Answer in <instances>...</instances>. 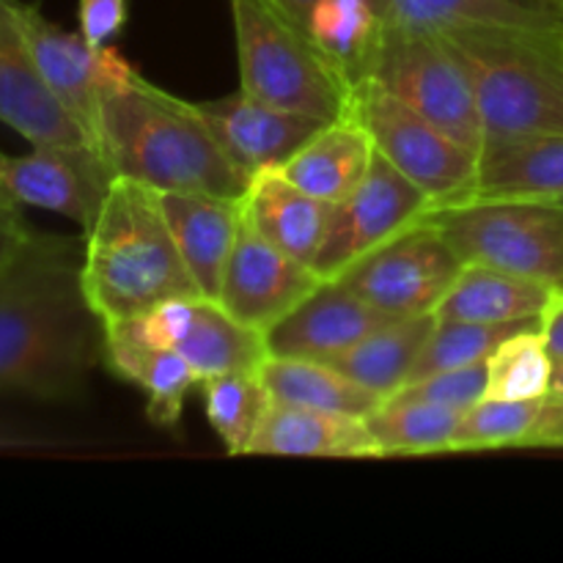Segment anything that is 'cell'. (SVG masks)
<instances>
[{
    "label": "cell",
    "instance_id": "9a60e30c",
    "mask_svg": "<svg viewBox=\"0 0 563 563\" xmlns=\"http://www.w3.org/2000/svg\"><path fill=\"white\" fill-rule=\"evenodd\" d=\"M390 319V313L374 308L341 280L324 278L264 333L267 355L328 363Z\"/></svg>",
    "mask_w": 563,
    "mask_h": 563
},
{
    "label": "cell",
    "instance_id": "7a4b0ae2",
    "mask_svg": "<svg viewBox=\"0 0 563 563\" xmlns=\"http://www.w3.org/2000/svg\"><path fill=\"white\" fill-rule=\"evenodd\" d=\"M97 146L115 170L159 192H214L240 198L247 176L225 157L196 102L174 97L137 75L104 93Z\"/></svg>",
    "mask_w": 563,
    "mask_h": 563
},
{
    "label": "cell",
    "instance_id": "d6a6232c",
    "mask_svg": "<svg viewBox=\"0 0 563 563\" xmlns=\"http://www.w3.org/2000/svg\"><path fill=\"white\" fill-rule=\"evenodd\" d=\"M544 399L509 401L484 396L462 412L456 423L451 454L462 451H495V449H526Z\"/></svg>",
    "mask_w": 563,
    "mask_h": 563
},
{
    "label": "cell",
    "instance_id": "7402d4cb",
    "mask_svg": "<svg viewBox=\"0 0 563 563\" xmlns=\"http://www.w3.org/2000/svg\"><path fill=\"white\" fill-rule=\"evenodd\" d=\"M383 25L445 31V27H517L563 33V0H372Z\"/></svg>",
    "mask_w": 563,
    "mask_h": 563
},
{
    "label": "cell",
    "instance_id": "e575fe53",
    "mask_svg": "<svg viewBox=\"0 0 563 563\" xmlns=\"http://www.w3.org/2000/svg\"><path fill=\"white\" fill-rule=\"evenodd\" d=\"M126 16V0H77V31L97 47L121 36Z\"/></svg>",
    "mask_w": 563,
    "mask_h": 563
},
{
    "label": "cell",
    "instance_id": "6da1fadb",
    "mask_svg": "<svg viewBox=\"0 0 563 563\" xmlns=\"http://www.w3.org/2000/svg\"><path fill=\"white\" fill-rule=\"evenodd\" d=\"M82 247L36 234L0 273V390L75 399L102 352V324L80 284Z\"/></svg>",
    "mask_w": 563,
    "mask_h": 563
},
{
    "label": "cell",
    "instance_id": "30bf717a",
    "mask_svg": "<svg viewBox=\"0 0 563 563\" xmlns=\"http://www.w3.org/2000/svg\"><path fill=\"white\" fill-rule=\"evenodd\" d=\"M14 14L47 86L97 146L99 104L104 93L132 82L141 71L113 44L97 47L80 31H64L49 22L36 5L14 0Z\"/></svg>",
    "mask_w": 563,
    "mask_h": 563
},
{
    "label": "cell",
    "instance_id": "2e32d148",
    "mask_svg": "<svg viewBox=\"0 0 563 563\" xmlns=\"http://www.w3.org/2000/svg\"><path fill=\"white\" fill-rule=\"evenodd\" d=\"M225 157L251 179L258 170L280 168L328 121L262 102L240 88L223 99L196 102Z\"/></svg>",
    "mask_w": 563,
    "mask_h": 563
},
{
    "label": "cell",
    "instance_id": "5b68a950",
    "mask_svg": "<svg viewBox=\"0 0 563 563\" xmlns=\"http://www.w3.org/2000/svg\"><path fill=\"white\" fill-rule=\"evenodd\" d=\"M229 3L242 91L319 121L346 113L352 82L313 44L306 27L280 14L269 0Z\"/></svg>",
    "mask_w": 563,
    "mask_h": 563
},
{
    "label": "cell",
    "instance_id": "8992f818",
    "mask_svg": "<svg viewBox=\"0 0 563 563\" xmlns=\"http://www.w3.org/2000/svg\"><path fill=\"white\" fill-rule=\"evenodd\" d=\"M465 264L563 289V201L467 196L423 214Z\"/></svg>",
    "mask_w": 563,
    "mask_h": 563
},
{
    "label": "cell",
    "instance_id": "44dd1931",
    "mask_svg": "<svg viewBox=\"0 0 563 563\" xmlns=\"http://www.w3.org/2000/svg\"><path fill=\"white\" fill-rule=\"evenodd\" d=\"M251 454L262 456H328V460H368L383 456L366 418L306 410L269 401Z\"/></svg>",
    "mask_w": 563,
    "mask_h": 563
},
{
    "label": "cell",
    "instance_id": "7c38bea8",
    "mask_svg": "<svg viewBox=\"0 0 563 563\" xmlns=\"http://www.w3.org/2000/svg\"><path fill=\"white\" fill-rule=\"evenodd\" d=\"M113 179L97 146H33L20 157L0 152V196L64 214L82 231L97 220Z\"/></svg>",
    "mask_w": 563,
    "mask_h": 563
},
{
    "label": "cell",
    "instance_id": "60d3db41",
    "mask_svg": "<svg viewBox=\"0 0 563 563\" xmlns=\"http://www.w3.org/2000/svg\"><path fill=\"white\" fill-rule=\"evenodd\" d=\"M561 47H563V33H561Z\"/></svg>",
    "mask_w": 563,
    "mask_h": 563
},
{
    "label": "cell",
    "instance_id": "f1b7e54d",
    "mask_svg": "<svg viewBox=\"0 0 563 563\" xmlns=\"http://www.w3.org/2000/svg\"><path fill=\"white\" fill-rule=\"evenodd\" d=\"M306 31L346 80L355 82L366 71L383 20L372 0H317Z\"/></svg>",
    "mask_w": 563,
    "mask_h": 563
},
{
    "label": "cell",
    "instance_id": "d6986e66",
    "mask_svg": "<svg viewBox=\"0 0 563 563\" xmlns=\"http://www.w3.org/2000/svg\"><path fill=\"white\" fill-rule=\"evenodd\" d=\"M102 357L110 372L137 385L146 396L148 421L163 429H174L181 421L198 377L179 352L148 344L126 322H110L102 324Z\"/></svg>",
    "mask_w": 563,
    "mask_h": 563
},
{
    "label": "cell",
    "instance_id": "3957f363",
    "mask_svg": "<svg viewBox=\"0 0 563 563\" xmlns=\"http://www.w3.org/2000/svg\"><path fill=\"white\" fill-rule=\"evenodd\" d=\"M80 284L99 324L201 297L168 229L159 190L115 176L82 240Z\"/></svg>",
    "mask_w": 563,
    "mask_h": 563
},
{
    "label": "cell",
    "instance_id": "ac0fdd59",
    "mask_svg": "<svg viewBox=\"0 0 563 563\" xmlns=\"http://www.w3.org/2000/svg\"><path fill=\"white\" fill-rule=\"evenodd\" d=\"M335 203L300 190L278 168L258 170L242 192V218L300 262H317L333 225Z\"/></svg>",
    "mask_w": 563,
    "mask_h": 563
},
{
    "label": "cell",
    "instance_id": "cb8c5ba5",
    "mask_svg": "<svg viewBox=\"0 0 563 563\" xmlns=\"http://www.w3.org/2000/svg\"><path fill=\"white\" fill-rule=\"evenodd\" d=\"M553 286L522 278L489 264H462L451 289L434 308V317L445 322H528L542 319L553 297Z\"/></svg>",
    "mask_w": 563,
    "mask_h": 563
},
{
    "label": "cell",
    "instance_id": "f546056e",
    "mask_svg": "<svg viewBox=\"0 0 563 563\" xmlns=\"http://www.w3.org/2000/svg\"><path fill=\"white\" fill-rule=\"evenodd\" d=\"M209 427L231 456L251 454V443L269 407L267 385L256 372H231L198 383Z\"/></svg>",
    "mask_w": 563,
    "mask_h": 563
},
{
    "label": "cell",
    "instance_id": "836d02e7",
    "mask_svg": "<svg viewBox=\"0 0 563 563\" xmlns=\"http://www.w3.org/2000/svg\"><path fill=\"white\" fill-rule=\"evenodd\" d=\"M396 399H412V401H429V405L451 407V410H462L473 407L487 396V363H476V366L465 368H449V372L429 374V377L412 379L407 383Z\"/></svg>",
    "mask_w": 563,
    "mask_h": 563
},
{
    "label": "cell",
    "instance_id": "ffe728a7",
    "mask_svg": "<svg viewBox=\"0 0 563 563\" xmlns=\"http://www.w3.org/2000/svg\"><path fill=\"white\" fill-rule=\"evenodd\" d=\"M473 196L563 201V132L487 137Z\"/></svg>",
    "mask_w": 563,
    "mask_h": 563
},
{
    "label": "cell",
    "instance_id": "484cf974",
    "mask_svg": "<svg viewBox=\"0 0 563 563\" xmlns=\"http://www.w3.org/2000/svg\"><path fill=\"white\" fill-rule=\"evenodd\" d=\"M434 322H438L434 313L394 317L328 363L385 401L407 385Z\"/></svg>",
    "mask_w": 563,
    "mask_h": 563
},
{
    "label": "cell",
    "instance_id": "f35d334b",
    "mask_svg": "<svg viewBox=\"0 0 563 563\" xmlns=\"http://www.w3.org/2000/svg\"><path fill=\"white\" fill-rule=\"evenodd\" d=\"M269 3H273L280 14H286L289 20H295L297 25L306 27L313 5H317V0H269Z\"/></svg>",
    "mask_w": 563,
    "mask_h": 563
},
{
    "label": "cell",
    "instance_id": "ab89813d",
    "mask_svg": "<svg viewBox=\"0 0 563 563\" xmlns=\"http://www.w3.org/2000/svg\"><path fill=\"white\" fill-rule=\"evenodd\" d=\"M553 399H563V361L555 363L553 368V385H550V394Z\"/></svg>",
    "mask_w": 563,
    "mask_h": 563
},
{
    "label": "cell",
    "instance_id": "d4e9b609",
    "mask_svg": "<svg viewBox=\"0 0 563 563\" xmlns=\"http://www.w3.org/2000/svg\"><path fill=\"white\" fill-rule=\"evenodd\" d=\"M174 350L190 363L198 383L218 374L256 372L267 361L262 330L247 328L212 297H196L190 302V319Z\"/></svg>",
    "mask_w": 563,
    "mask_h": 563
},
{
    "label": "cell",
    "instance_id": "52a82bcc",
    "mask_svg": "<svg viewBox=\"0 0 563 563\" xmlns=\"http://www.w3.org/2000/svg\"><path fill=\"white\" fill-rule=\"evenodd\" d=\"M363 77L377 80L478 157L487 132L476 93L462 64L438 33L383 25Z\"/></svg>",
    "mask_w": 563,
    "mask_h": 563
},
{
    "label": "cell",
    "instance_id": "d590c367",
    "mask_svg": "<svg viewBox=\"0 0 563 563\" xmlns=\"http://www.w3.org/2000/svg\"><path fill=\"white\" fill-rule=\"evenodd\" d=\"M36 231L25 223L20 212V203L0 196V273L31 245Z\"/></svg>",
    "mask_w": 563,
    "mask_h": 563
},
{
    "label": "cell",
    "instance_id": "603a6c76",
    "mask_svg": "<svg viewBox=\"0 0 563 563\" xmlns=\"http://www.w3.org/2000/svg\"><path fill=\"white\" fill-rule=\"evenodd\" d=\"M372 159L374 143L368 132L350 115H341L319 126L278 170L300 190L339 203L366 179Z\"/></svg>",
    "mask_w": 563,
    "mask_h": 563
},
{
    "label": "cell",
    "instance_id": "9c48e42d",
    "mask_svg": "<svg viewBox=\"0 0 563 563\" xmlns=\"http://www.w3.org/2000/svg\"><path fill=\"white\" fill-rule=\"evenodd\" d=\"M462 258L427 220L368 251L335 280L390 317L434 313L462 269Z\"/></svg>",
    "mask_w": 563,
    "mask_h": 563
},
{
    "label": "cell",
    "instance_id": "e0dca14e",
    "mask_svg": "<svg viewBox=\"0 0 563 563\" xmlns=\"http://www.w3.org/2000/svg\"><path fill=\"white\" fill-rule=\"evenodd\" d=\"M159 203L201 297L218 300L225 264L242 225V196L168 190L159 192Z\"/></svg>",
    "mask_w": 563,
    "mask_h": 563
},
{
    "label": "cell",
    "instance_id": "277c9868",
    "mask_svg": "<svg viewBox=\"0 0 563 563\" xmlns=\"http://www.w3.org/2000/svg\"><path fill=\"white\" fill-rule=\"evenodd\" d=\"M465 69L487 137L563 132L561 33L517 27L434 31Z\"/></svg>",
    "mask_w": 563,
    "mask_h": 563
},
{
    "label": "cell",
    "instance_id": "4316f807",
    "mask_svg": "<svg viewBox=\"0 0 563 563\" xmlns=\"http://www.w3.org/2000/svg\"><path fill=\"white\" fill-rule=\"evenodd\" d=\"M269 399L278 405L306 407L319 412H339V416L368 418L383 399L357 385L339 368L324 361H306V357H275L258 368Z\"/></svg>",
    "mask_w": 563,
    "mask_h": 563
},
{
    "label": "cell",
    "instance_id": "83f0119b",
    "mask_svg": "<svg viewBox=\"0 0 563 563\" xmlns=\"http://www.w3.org/2000/svg\"><path fill=\"white\" fill-rule=\"evenodd\" d=\"M462 410L390 396L366 418V427L383 456L451 454Z\"/></svg>",
    "mask_w": 563,
    "mask_h": 563
},
{
    "label": "cell",
    "instance_id": "8fae6325",
    "mask_svg": "<svg viewBox=\"0 0 563 563\" xmlns=\"http://www.w3.org/2000/svg\"><path fill=\"white\" fill-rule=\"evenodd\" d=\"M432 207V198L416 181L374 152L366 179L335 203L333 225L313 269L319 278H335L368 251L416 225Z\"/></svg>",
    "mask_w": 563,
    "mask_h": 563
},
{
    "label": "cell",
    "instance_id": "1f68e13d",
    "mask_svg": "<svg viewBox=\"0 0 563 563\" xmlns=\"http://www.w3.org/2000/svg\"><path fill=\"white\" fill-rule=\"evenodd\" d=\"M555 361L539 328L506 339L487 361V396L528 401L548 399Z\"/></svg>",
    "mask_w": 563,
    "mask_h": 563
},
{
    "label": "cell",
    "instance_id": "74e56055",
    "mask_svg": "<svg viewBox=\"0 0 563 563\" xmlns=\"http://www.w3.org/2000/svg\"><path fill=\"white\" fill-rule=\"evenodd\" d=\"M539 333H542L553 361H563V289H555L553 297H550L548 308L539 319Z\"/></svg>",
    "mask_w": 563,
    "mask_h": 563
},
{
    "label": "cell",
    "instance_id": "4fadbf2b",
    "mask_svg": "<svg viewBox=\"0 0 563 563\" xmlns=\"http://www.w3.org/2000/svg\"><path fill=\"white\" fill-rule=\"evenodd\" d=\"M322 280L311 264L284 253L242 218L218 300L247 328L267 333Z\"/></svg>",
    "mask_w": 563,
    "mask_h": 563
},
{
    "label": "cell",
    "instance_id": "5bb4252c",
    "mask_svg": "<svg viewBox=\"0 0 563 563\" xmlns=\"http://www.w3.org/2000/svg\"><path fill=\"white\" fill-rule=\"evenodd\" d=\"M0 121L31 146H93L44 80L16 22L14 0H0Z\"/></svg>",
    "mask_w": 563,
    "mask_h": 563
},
{
    "label": "cell",
    "instance_id": "ba28073f",
    "mask_svg": "<svg viewBox=\"0 0 563 563\" xmlns=\"http://www.w3.org/2000/svg\"><path fill=\"white\" fill-rule=\"evenodd\" d=\"M368 132L374 152L416 181L434 207L473 196L478 157L372 77L350 86L346 113Z\"/></svg>",
    "mask_w": 563,
    "mask_h": 563
},
{
    "label": "cell",
    "instance_id": "8d00e7d4",
    "mask_svg": "<svg viewBox=\"0 0 563 563\" xmlns=\"http://www.w3.org/2000/svg\"><path fill=\"white\" fill-rule=\"evenodd\" d=\"M526 449H563V399H544Z\"/></svg>",
    "mask_w": 563,
    "mask_h": 563
},
{
    "label": "cell",
    "instance_id": "4dcf8cb0",
    "mask_svg": "<svg viewBox=\"0 0 563 563\" xmlns=\"http://www.w3.org/2000/svg\"><path fill=\"white\" fill-rule=\"evenodd\" d=\"M531 328H539V319L504 324L445 322V319H438L432 333H429L427 344H423L421 355H418L416 366H412V374L407 383L429 377V374L449 372V368H465L476 366V363H487L489 355H493L506 339Z\"/></svg>",
    "mask_w": 563,
    "mask_h": 563
}]
</instances>
